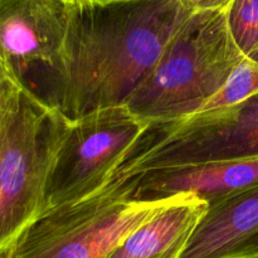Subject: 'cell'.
Returning <instances> with one entry per match:
<instances>
[{
    "mask_svg": "<svg viewBox=\"0 0 258 258\" xmlns=\"http://www.w3.org/2000/svg\"><path fill=\"white\" fill-rule=\"evenodd\" d=\"M207 208L208 203L194 194H178L127 234L107 258H179Z\"/></svg>",
    "mask_w": 258,
    "mask_h": 258,
    "instance_id": "9",
    "label": "cell"
},
{
    "mask_svg": "<svg viewBox=\"0 0 258 258\" xmlns=\"http://www.w3.org/2000/svg\"><path fill=\"white\" fill-rule=\"evenodd\" d=\"M121 180L130 181L138 201L194 194L209 207L258 186V156L156 169Z\"/></svg>",
    "mask_w": 258,
    "mask_h": 258,
    "instance_id": "7",
    "label": "cell"
},
{
    "mask_svg": "<svg viewBox=\"0 0 258 258\" xmlns=\"http://www.w3.org/2000/svg\"><path fill=\"white\" fill-rule=\"evenodd\" d=\"M233 0H180L181 4L193 13L223 12Z\"/></svg>",
    "mask_w": 258,
    "mask_h": 258,
    "instance_id": "12",
    "label": "cell"
},
{
    "mask_svg": "<svg viewBox=\"0 0 258 258\" xmlns=\"http://www.w3.org/2000/svg\"><path fill=\"white\" fill-rule=\"evenodd\" d=\"M17 85L18 83L8 75L5 68L3 67L2 63H0V110H2V106L3 103H4L7 96L9 95L10 91H12Z\"/></svg>",
    "mask_w": 258,
    "mask_h": 258,
    "instance_id": "13",
    "label": "cell"
},
{
    "mask_svg": "<svg viewBox=\"0 0 258 258\" xmlns=\"http://www.w3.org/2000/svg\"><path fill=\"white\" fill-rule=\"evenodd\" d=\"M179 258H258V186L209 206Z\"/></svg>",
    "mask_w": 258,
    "mask_h": 258,
    "instance_id": "8",
    "label": "cell"
},
{
    "mask_svg": "<svg viewBox=\"0 0 258 258\" xmlns=\"http://www.w3.org/2000/svg\"><path fill=\"white\" fill-rule=\"evenodd\" d=\"M71 121L15 86L0 110V249L45 211L55 155Z\"/></svg>",
    "mask_w": 258,
    "mask_h": 258,
    "instance_id": "3",
    "label": "cell"
},
{
    "mask_svg": "<svg viewBox=\"0 0 258 258\" xmlns=\"http://www.w3.org/2000/svg\"><path fill=\"white\" fill-rule=\"evenodd\" d=\"M256 93H258V60L246 57L234 68L223 87L209 98L198 113L236 105Z\"/></svg>",
    "mask_w": 258,
    "mask_h": 258,
    "instance_id": "10",
    "label": "cell"
},
{
    "mask_svg": "<svg viewBox=\"0 0 258 258\" xmlns=\"http://www.w3.org/2000/svg\"><path fill=\"white\" fill-rule=\"evenodd\" d=\"M70 14L71 0H0V63L20 87L47 103Z\"/></svg>",
    "mask_w": 258,
    "mask_h": 258,
    "instance_id": "6",
    "label": "cell"
},
{
    "mask_svg": "<svg viewBox=\"0 0 258 258\" xmlns=\"http://www.w3.org/2000/svg\"><path fill=\"white\" fill-rule=\"evenodd\" d=\"M244 58L228 29L226 10L193 13L125 106L148 123L196 115Z\"/></svg>",
    "mask_w": 258,
    "mask_h": 258,
    "instance_id": "2",
    "label": "cell"
},
{
    "mask_svg": "<svg viewBox=\"0 0 258 258\" xmlns=\"http://www.w3.org/2000/svg\"><path fill=\"white\" fill-rule=\"evenodd\" d=\"M131 193L128 180H111L87 198L47 209L0 249V258H107L176 197L138 201Z\"/></svg>",
    "mask_w": 258,
    "mask_h": 258,
    "instance_id": "4",
    "label": "cell"
},
{
    "mask_svg": "<svg viewBox=\"0 0 258 258\" xmlns=\"http://www.w3.org/2000/svg\"><path fill=\"white\" fill-rule=\"evenodd\" d=\"M148 125L126 106L102 108L71 121L50 171L45 211L87 198L107 185Z\"/></svg>",
    "mask_w": 258,
    "mask_h": 258,
    "instance_id": "5",
    "label": "cell"
},
{
    "mask_svg": "<svg viewBox=\"0 0 258 258\" xmlns=\"http://www.w3.org/2000/svg\"><path fill=\"white\" fill-rule=\"evenodd\" d=\"M191 14L180 0H71L49 105L70 121L125 106Z\"/></svg>",
    "mask_w": 258,
    "mask_h": 258,
    "instance_id": "1",
    "label": "cell"
},
{
    "mask_svg": "<svg viewBox=\"0 0 258 258\" xmlns=\"http://www.w3.org/2000/svg\"><path fill=\"white\" fill-rule=\"evenodd\" d=\"M226 18L239 50L244 57L258 60V0H233Z\"/></svg>",
    "mask_w": 258,
    "mask_h": 258,
    "instance_id": "11",
    "label": "cell"
}]
</instances>
